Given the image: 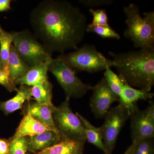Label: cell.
Returning <instances> with one entry per match:
<instances>
[{"label":"cell","instance_id":"52a82bcc","mask_svg":"<svg viewBox=\"0 0 154 154\" xmlns=\"http://www.w3.org/2000/svg\"><path fill=\"white\" fill-rule=\"evenodd\" d=\"M66 99L58 107H54L53 112L56 127L64 138L85 143L87 139L85 128L79 117L72 112Z\"/></svg>","mask_w":154,"mask_h":154},{"label":"cell","instance_id":"7402d4cb","mask_svg":"<svg viewBox=\"0 0 154 154\" xmlns=\"http://www.w3.org/2000/svg\"><path fill=\"white\" fill-rule=\"evenodd\" d=\"M105 80L109 88L119 98L122 92V81L118 75L111 69L109 66L106 67L104 74Z\"/></svg>","mask_w":154,"mask_h":154},{"label":"cell","instance_id":"ac0fdd59","mask_svg":"<svg viewBox=\"0 0 154 154\" xmlns=\"http://www.w3.org/2000/svg\"><path fill=\"white\" fill-rule=\"evenodd\" d=\"M8 67L11 79L14 82L16 80L25 75L30 68L22 60L13 44L10 49Z\"/></svg>","mask_w":154,"mask_h":154},{"label":"cell","instance_id":"ffe728a7","mask_svg":"<svg viewBox=\"0 0 154 154\" xmlns=\"http://www.w3.org/2000/svg\"><path fill=\"white\" fill-rule=\"evenodd\" d=\"M52 87V84L48 81L42 85L30 88V95L38 104L53 105Z\"/></svg>","mask_w":154,"mask_h":154},{"label":"cell","instance_id":"4316f807","mask_svg":"<svg viewBox=\"0 0 154 154\" xmlns=\"http://www.w3.org/2000/svg\"><path fill=\"white\" fill-rule=\"evenodd\" d=\"M0 85L10 92L18 91L16 84L11 79L8 69H0Z\"/></svg>","mask_w":154,"mask_h":154},{"label":"cell","instance_id":"8fae6325","mask_svg":"<svg viewBox=\"0 0 154 154\" xmlns=\"http://www.w3.org/2000/svg\"><path fill=\"white\" fill-rule=\"evenodd\" d=\"M64 138L58 132L48 130L28 137V150L32 154L53 146Z\"/></svg>","mask_w":154,"mask_h":154},{"label":"cell","instance_id":"277c9868","mask_svg":"<svg viewBox=\"0 0 154 154\" xmlns=\"http://www.w3.org/2000/svg\"><path fill=\"white\" fill-rule=\"evenodd\" d=\"M75 72H96L113 66L112 60L107 59L94 45L85 44L73 52L58 56Z\"/></svg>","mask_w":154,"mask_h":154},{"label":"cell","instance_id":"7a4b0ae2","mask_svg":"<svg viewBox=\"0 0 154 154\" xmlns=\"http://www.w3.org/2000/svg\"><path fill=\"white\" fill-rule=\"evenodd\" d=\"M109 54L121 79L132 88L150 92L154 85V49Z\"/></svg>","mask_w":154,"mask_h":154},{"label":"cell","instance_id":"e0dca14e","mask_svg":"<svg viewBox=\"0 0 154 154\" xmlns=\"http://www.w3.org/2000/svg\"><path fill=\"white\" fill-rule=\"evenodd\" d=\"M17 92V95L13 98L5 102H0V110L6 115L22 109L25 101L29 102L32 98L30 88L28 86L21 85Z\"/></svg>","mask_w":154,"mask_h":154},{"label":"cell","instance_id":"cb8c5ba5","mask_svg":"<svg viewBox=\"0 0 154 154\" xmlns=\"http://www.w3.org/2000/svg\"><path fill=\"white\" fill-rule=\"evenodd\" d=\"M87 32L94 33L104 38H113L119 39L120 36L110 26H91L88 25Z\"/></svg>","mask_w":154,"mask_h":154},{"label":"cell","instance_id":"6da1fadb","mask_svg":"<svg viewBox=\"0 0 154 154\" xmlns=\"http://www.w3.org/2000/svg\"><path fill=\"white\" fill-rule=\"evenodd\" d=\"M34 35L51 53L77 49L85 34V15L64 1H42L30 13Z\"/></svg>","mask_w":154,"mask_h":154},{"label":"cell","instance_id":"d6986e66","mask_svg":"<svg viewBox=\"0 0 154 154\" xmlns=\"http://www.w3.org/2000/svg\"><path fill=\"white\" fill-rule=\"evenodd\" d=\"M76 114L79 117L84 125L87 141L102 150L103 152H105V147L103 143L102 133L100 127L94 126L88 119L80 113H76Z\"/></svg>","mask_w":154,"mask_h":154},{"label":"cell","instance_id":"603a6c76","mask_svg":"<svg viewBox=\"0 0 154 154\" xmlns=\"http://www.w3.org/2000/svg\"><path fill=\"white\" fill-rule=\"evenodd\" d=\"M28 137H11L9 140L10 154H27Z\"/></svg>","mask_w":154,"mask_h":154},{"label":"cell","instance_id":"5bb4252c","mask_svg":"<svg viewBox=\"0 0 154 154\" xmlns=\"http://www.w3.org/2000/svg\"><path fill=\"white\" fill-rule=\"evenodd\" d=\"M85 143L64 138L51 146L32 154H84Z\"/></svg>","mask_w":154,"mask_h":154},{"label":"cell","instance_id":"484cf974","mask_svg":"<svg viewBox=\"0 0 154 154\" xmlns=\"http://www.w3.org/2000/svg\"><path fill=\"white\" fill-rule=\"evenodd\" d=\"M134 154H154L153 138H148L137 142Z\"/></svg>","mask_w":154,"mask_h":154},{"label":"cell","instance_id":"1f68e13d","mask_svg":"<svg viewBox=\"0 0 154 154\" xmlns=\"http://www.w3.org/2000/svg\"><path fill=\"white\" fill-rule=\"evenodd\" d=\"M4 69V65H3L2 61L1 56H0V69Z\"/></svg>","mask_w":154,"mask_h":154},{"label":"cell","instance_id":"8992f818","mask_svg":"<svg viewBox=\"0 0 154 154\" xmlns=\"http://www.w3.org/2000/svg\"><path fill=\"white\" fill-rule=\"evenodd\" d=\"M48 71L54 75L63 89L67 100H69L72 97L82 98L88 91L93 90V86L83 82L76 73L58 57L51 59Z\"/></svg>","mask_w":154,"mask_h":154},{"label":"cell","instance_id":"3957f363","mask_svg":"<svg viewBox=\"0 0 154 154\" xmlns=\"http://www.w3.org/2000/svg\"><path fill=\"white\" fill-rule=\"evenodd\" d=\"M123 10L126 17L125 36L137 48L154 49V12H145L142 17L138 7L132 3Z\"/></svg>","mask_w":154,"mask_h":154},{"label":"cell","instance_id":"f1b7e54d","mask_svg":"<svg viewBox=\"0 0 154 154\" xmlns=\"http://www.w3.org/2000/svg\"><path fill=\"white\" fill-rule=\"evenodd\" d=\"M0 154H10L9 140L0 139Z\"/></svg>","mask_w":154,"mask_h":154},{"label":"cell","instance_id":"83f0119b","mask_svg":"<svg viewBox=\"0 0 154 154\" xmlns=\"http://www.w3.org/2000/svg\"><path fill=\"white\" fill-rule=\"evenodd\" d=\"M79 2L88 7H97L110 5L113 2L112 0H81Z\"/></svg>","mask_w":154,"mask_h":154},{"label":"cell","instance_id":"9a60e30c","mask_svg":"<svg viewBox=\"0 0 154 154\" xmlns=\"http://www.w3.org/2000/svg\"><path fill=\"white\" fill-rule=\"evenodd\" d=\"M121 80L123 85L122 92L119 96V102L128 108L133 107L138 100H147L153 97V93L132 88L124 80L122 79Z\"/></svg>","mask_w":154,"mask_h":154},{"label":"cell","instance_id":"44dd1931","mask_svg":"<svg viewBox=\"0 0 154 154\" xmlns=\"http://www.w3.org/2000/svg\"><path fill=\"white\" fill-rule=\"evenodd\" d=\"M14 36V33L6 32L0 26V56L4 69H8V59Z\"/></svg>","mask_w":154,"mask_h":154},{"label":"cell","instance_id":"5b68a950","mask_svg":"<svg viewBox=\"0 0 154 154\" xmlns=\"http://www.w3.org/2000/svg\"><path fill=\"white\" fill-rule=\"evenodd\" d=\"M14 35L12 43L14 47L22 60L30 67L52 59V53L30 31L24 30L14 32Z\"/></svg>","mask_w":154,"mask_h":154},{"label":"cell","instance_id":"d4e9b609","mask_svg":"<svg viewBox=\"0 0 154 154\" xmlns=\"http://www.w3.org/2000/svg\"><path fill=\"white\" fill-rule=\"evenodd\" d=\"M89 11L93 17L92 23L88 25L89 26H110L108 23V17L105 9L95 10L90 9Z\"/></svg>","mask_w":154,"mask_h":154},{"label":"cell","instance_id":"30bf717a","mask_svg":"<svg viewBox=\"0 0 154 154\" xmlns=\"http://www.w3.org/2000/svg\"><path fill=\"white\" fill-rule=\"evenodd\" d=\"M90 100L91 111L96 118H104L114 102L119 101L118 96L111 91L105 77L93 87Z\"/></svg>","mask_w":154,"mask_h":154},{"label":"cell","instance_id":"7c38bea8","mask_svg":"<svg viewBox=\"0 0 154 154\" xmlns=\"http://www.w3.org/2000/svg\"><path fill=\"white\" fill-rule=\"evenodd\" d=\"M51 60L30 67L25 75L15 81V84L33 87L47 82L48 66Z\"/></svg>","mask_w":154,"mask_h":154},{"label":"cell","instance_id":"f546056e","mask_svg":"<svg viewBox=\"0 0 154 154\" xmlns=\"http://www.w3.org/2000/svg\"><path fill=\"white\" fill-rule=\"evenodd\" d=\"M11 0H0V13L11 10Z\"/></svg>","mask_w":154,"mask_h":154},{"label":"cell","instance_id":"ba28073f","mask_svg":"<svg viewBox=\"0 0 154 154\" xmlns=\"http://www.w3.org/2000/svg\"><path fill=\"white\" fill-rule=\"evenodd\" d=\"M131 108L119 103L105 116V122L100 127L105 147L104 154H113L119 133L130 117Z\"/></svg>","mask_w":154,"mask_h":154},{"label":"cell","instance_id":"9c48e42d","mask_svg":"<svg viewBox=\"0 0 154 154\" xmlns=\"http://www.w3.org/2000/svg\"><path fill=\"white\" fill-rule=\"evenodd\" d=\"M131 128L132 142L154 137V105L149 104L145 110L139 109L136 104L131 108Z\"/></svg>","mask_w":154,"mask_h":154},{"label":"cell","instance_id":"4dcf8cb0","mask_svg":"<svg viewBox=\"0 0 154 154\" xmlns=\"http://www.w3.org/2000/svg\"><path fill=\"white\" fill-rule=\"evenodd\" d=\"M137 142H134L132 143V144L128 147V148L126 150V151L125 152L124 154H134V152L135 146Z\"/></svg>","mask_w":154,"mask_h":154},{"label":"cell","instance_id":"2e32d148","mask_svg":"<svg viewBox=\"0 0 154 154\" xmlns=\"http://www.w3.org/2000/svg\"><path fill=\"white\" fill-rule=\"evenodd\" d=\"M48 130H51L37 121L30 114H26L12 137L32 136Z\"/></svg>","mask_w":154,"mask_h":154},{"label":"cell","instance_id":"4fadbf2b","mask_svg":"<svg viewBox=\"0 0 154 154\" xmlns=\"http://www.w3.org/2000/svg\"><path fill=\"white\" fill-rule=\"evenodd\" d=\"M54 105L40 104L37 102L29 104L26 114H30L33 118L47 126L51 130L58 132L54 121L53 112Z\"/></svg>","mask_w":154,"mask_h":154}]
</instances>
